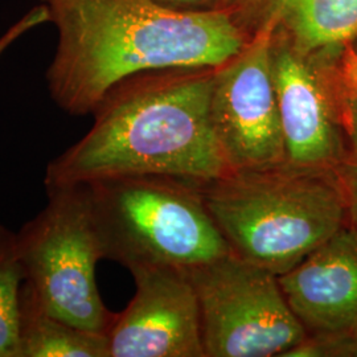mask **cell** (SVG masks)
I'll list each match as a JSON object with an SVG mask.
<instances>
[{"mask_svg": "<svg viewBox=\"0 0 357 357\" xmlns=\"http://www.w3.org/2000/svg\"><path fill=\"white\" fill-rule=\"evenodd\" d=\"M23 282L16 233L0 225V357H17L19 296Z\"/></svg>", "mask_w": 357, "mask_h": 357, "instance_id": "4fadbf2b", "label": "cell"}, {"mask_svg": "<svg viewBox=\"0 0 357 357\" xmlns=\"http://www.w3.org/2000/svg\"><path fill=\"white\" fill-rule=\"evenodd\" d=\"M59 31L47 70L52 100L91 114L116 82L141 72L217 68L248 38L227 10L176 13L155 0H44Z\"/></svg>", "mask_w": 357, "mask_h": 357, "instance_id": "6da1fadb", "label": "cell"}, {"mask_svg": "<svg viewBox=\"0 0 357 357\" xmlns=\"http://www.w3.org/2000/svg\"><path fill=\"white\" fill-rule=\"evenodd\" d=\"M158 4L176 13H208L225 10V0H155Z\"/></svg>", "mask_w": 357, "mask_h": 357, "instance_id": "e0dca14e", "label": "cell"}, {"mask_svg": "<svg viewBox=\"0 0 357 357\" xmlns=\"http://www.w3.org/2000/svg\"><path fill=\"white\" fill-rule=\"evenodd\" d=\"M48 203L16 233L24 281L57 318L109 333L114 312L105 306L96 268L102 252L85 184L47 188Z\"/></svg>", "mask_w": 357, "mask_h": 357, "instance_id": "5b68a950", "label": "cell"}, {"mask_svg": "<svg viewBox=\"0 0 357 357\" xmlns=\"http://www.w3.org/2000/svg\"><path fill=\"white\" fill-rule=\"evenodd\" d=\"M278 281L307 335L349 331L357 323L356 227L348 222Z\"/></svg>", "mask_w": 357, "mask_h": 357, "instance_id": "30bf717a", "label": "cell"}, {"mask_svg": "<svg viewBox=\"0 0 357 357\" xmlns=\"http://www.w3.org/2000/svg\"><path fill=\"white\" fill-rule=\"evenodd\" d=\"M287 357H357V323L344 333L307 335Z\"/></svg>", "mask_w": 357, "mask_h": 357, "instance_id": "9a60e30c", "label": "cell"}, {"mask_svg": "<svg viewBox=\"0 0 357 357\" xmlns=\"http://www.w3.org/2000/svg\"><path fill=\"white\" fill-rule=\"evenodd\" d=\"M188 271L205 357H284L306 339L271 271L233 253Z\"/></svg>", "mask_w": 357, "mask_h": 357, "instance_id": "8992f818", "label": "cell"}, {"mask_svg": "<svg viewBox=\"0 0 357 357\" xmlns=\"http://www.w3.org/2000/svg\"><path fill=\"white\" fill-rule=\"evenodd\" d=\"M337 84L349 159L357 163V41L347 47L339 59Z\"/></svg>", "mask_w": 357, "mask_h": 357, "instance_id": "5bb4252c", "label": "cell"}, {"mask_svg": "<svg viewBox=\"0 0 357 357\" xmlns=\"http://www.w3.org/2000/svg\"><path fill=\"white\" fill-rule=\"evenodd\" d=\"M229 13L248 38L271 26L306 54L340 56L357 41V0H243Z\"/></svg>", "mask_w": 357, "mask_h": 357, "instance_id": "8fae6325", "label": "cell"}, {"mask_svg": "<svg viewBox=\"0 0 357 357\" xmlns=\"http://www.w3.org/2000/svg\"><path fill=\"white\" fill-rule=\"evenodd\" d=\"M38 26V17L33 13H26L19 23H16L6 35H3L0 38V54L10 47V44L13 43V40H16L28 29H32L33 26Z\"/></svg>", "mask_w": 357, "mask_h": 357, "instance_id": "ac0fdd59", "label": "cell"}, {"mask_svg": "<svg viewBox=\"0 0 357 357\" xmlns=\"http://www.w3.org/2000/svg\"><path fill=\"white\" fill-rule=\"evenodd\" d=\"M339 59L302 53L273 31L271 61L287 165L337 171L351 158L339 97Z\"/></svg>", "mask_w": 357, "mask_h": 357, "instance_id": "ba28073f", "label": "cell"}, {"mask_svg": "<svg viewBox=\"0 0 357 357\" xmlns=\"http://www.w3.org/2000/svg\"><path fill=\"white\" fill-rule=\"evenodd\" d=\"M135 294L115 314L110 357H205L200 307L187 268L128 270Z\"/></svg>", "mask_w": 357, "mask_h": 357, "instance_id": "9c48e42d", "label": "cell"}, {"mask_svg": "<svg viewBox=\"0 0 357 357\" xmlns=\"http://www.w3.org/2000/svg\"><path fill=\"white\" fill-rule=\"evenodd\" d=\"M103 259L131 270H190L229 255L200 184L162 175H123L85 183Z\"/></svg>", "mask_w": 357, "mask_h": 357, "instance_id": "277c9868", "label": "cell"}, {"mask_svg": "<svg viewBox=\"0 0 357 357\" xmlns=\"http://www.w3.org/2000/svg\"><path fill=\"white\" fill-rule=\"evenodd\" d=\"M215 68L147 70L116 82L89 131L47 167L45 188L123 175L206 183L229 172L211 121Z\"/></svg>", "mask_w": 357, "mask_h": 357, "instance_id": "7a4b0ae2", "label": "cell"}, {"mask_svg": "<svg viewBox=\"0 0 357 357\" xmlns=\"http://www.w3.org/2000/svg\"><path fill=\"white\" fill-rule=\"evenodd\" d=\"M17 357H110L109 335L57 318L24 281L19 296Z\"/></svg>", "mask_w": 357, "mask_h": 357, "instance_id": "7c38bea8", "label": "cell"}, {"mask_svg": "<svg viewBox=\"0 0 357 357\" xmlns=\"http://www.w3.org/2000/svg\"><path fill=\"white\" fill-rule=\"evenodd\" d=\"M343 191H344L349 222L357 228V163L354 160L345 162L337 169Z\"/></svg>", "mask_w": 357, "mask_h": 357, "instance_id": "2e32d148", "label": "cell"}, {"mask_svg": "<svg viewBox=\"0 0 357 357\" xmlns=\"http://www.w3.org/2000/svg\"><path fill=\"white\" fill-rule=\"evenodd\" d=\"M243 1V0H225V10L227 11H231L233 8H236Z\"/></svg>", "mask_w": 357, "mask_h": 357, "instance_id": "d6986e66", "label": "cell"}, {"mask_svg": "<svg viewBox=\"0 0 357 357\" xmlns=\"http://www.w3.org/2000/svg\"><path fill=\"white\" fill-rule=\"evenodd\" d=\"M200 192L230 252L275 275L349 222L337 171L287 163L230 171Z\"/></svg>", "mask_w": 357, "mask_h": 357, "instance_id": "3957f363", "label": "cell"}, {"mask_svg": "<svg viewBox=\"0 0 357 357\" xmlns=\"http://www.w3.org/2000/svg\"><path fill=\"white\" fill-rule=\"evenodd\" d=\"M271 36V26L257 31L241 51L215 68L211 121L229 172L286 163Z\"/></svg>", "mask_w": 357, "mask_h": 357, "instance_id": "52a82bcc", "label": "cell"}]
</instances>
